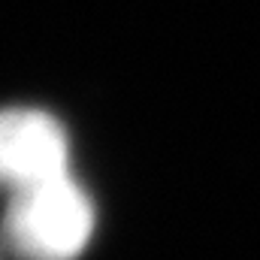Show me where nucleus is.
Returning <instances> with one entry per match:
<instances>
[{
  "label": "nucleus",
  "mask_w": 260,
  "mask_h": 260,
  "mask_svg": "<svg viewBox=\"0 0 260 260\" xmlns=\"http://www.w3.org/2000/svg\"><path fill=\"white\" fill-rule=\"evenodd\" d=\"M94 233V206L70 179L15 191L6 203L0 236L21 260H76Z\"/></svg>",
  "instance_id": "obj_1"
},
{
  "label": "nucleus",
  "mask_w": 260,
  "mask_h": 260,
  "mask_svg": "<svg viewBox=\"0 0 260 260\" xmlns=\"http://www.w3.org/2000/svg\"><path fill=\"white\" fill-rule=\"evenodd\" d=\"M70 148L61 124L40 109L0 112V188L9 194L70 176Z\"/></svg>",
  "instance_id": "obj_2"
}]
</instances>
